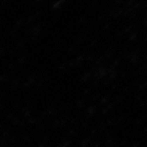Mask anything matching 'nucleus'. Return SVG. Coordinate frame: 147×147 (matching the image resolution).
Masks as SVG:
<instances>
[]
</instances>
